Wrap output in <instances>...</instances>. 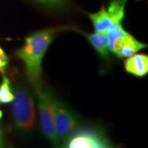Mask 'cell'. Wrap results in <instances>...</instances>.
Returning a JSON list of instances; mask_svg holds the SVG:
<instances>
[{
    "label": "cell",
    "instance_id": "1",
    "mask_svg": "<svg viewBox=\"0 0 148 148\" xmlns=\"http://www.w3.org/2000/svg\"><path fill=\"white\" fill-rule=\"evenodd\" d=\"M64 30L65 27H50L34 32L26 38L25 44L16 52V57L25 65L28 79L35 87L40 84L42 61L48 48L58 32Z\"/></svg>",
    "mask_w": 148,
    "mask_h": 148
},
{
    "label": "cell",
    "instance_id": "2",
    "mask_svg": "<svg viewBox=\"0 0 148 148\" xmlns=\"http://www.w3.org/2000/svg\"><path fill=\"white\" fill-rule=\"evenodd\" d=\"M12 103V114L13 121L18 129L30 130L34 124L36 110L35 101L32 91L26 87L20 86L13 92Z\"/></svg>",
    "mask_w": 148,
    "mask_h": 148
},
{
    "label": "cell",
    "instance_id": "3",
    "mask_svg": "<svg viewBox=\"0 0 148 148\" xmlns=\"http://www.w3.org/2000/svg\"><path fill=\"white\" fill-rule=\"evenodd\" d=\"M35 90L38 100L40 123L43 134L53 145L58 146L59 141L54 127L53 94L46 88L43 87L40 83L35 87Z\"/></svg>",
    "mask_w": 148,
    "mask_h": 148
},
{
    "label": "cell",
    "instance_id": "4",
    "mask_svg": "<svg viewBox=\"0 0 148 148\" xmlns=\"http://www.w3.org/2000/svg\"><path fill=\"white\" fill-rule=\"evenodd\" d=\"M54 127L58 141H65L77 125V117L58 98L53 95Z\"/></svg>",
    "mask_w": 148,
    "mask_h": 148
},
{
    "label": "cell",
    "instance_id": "5",
    "mask_svg": "<svg viewBox=\"0 0 148 148\" xmlns=\"http://www.w3.org/2000/svg\"><path fill=\"white\" fill-rule=\"evenodd\" d=\"M65 148H110V146L99 132L82 129L69 138Z\"/></svg>",
    "mask_w": 148,
    "mask_h": 148
},
{
    "label": "cell",
    "instance_id": "6",
    "mask_svg": "<svg viewBox=\"0 0 148 148\" xmlns=\"http://www.w3.org/2000/svg\"><path fill=\"white\" fill-rule=\"evenodd\" d=\"M146 47L147 45L138 41L132 35L126 32L114 43L111 53L119 58H128Z\"/></svg>",
    "mask_w": 148,
    "mask_h": 148
},
{
    "label": "cell",
    "instance_id": "7",
    "mask_svg": "<svg viewBox=\"0 0 148 148\" xmlns=\"http://www.w3.org/2000/svg\"><path fill=\"white\" fill-rule=\"evenodd\" d=\"M124 69L128 73L143 77L148 73V57L143 53H135L124 62Z\"/></svg>",
    "mask_w": 148,
    "mask_h": 148
},
{
    "label": "cell",
    "instance_id": "8",
    "mask_svg": "<svg viewBox=\"0 0 148 148\" xmlns=\"http://www.w3.org/2000/svg\"><path fill=\"white\" fill-rule=\"evenodd\" d=\"M89 17L93 23L95 32H101L106 34V32L111 27L114 26L110 16H109L107 11L104 7H102L101 10H99L97 12L90 14Z\"/></svg>",
    "mask_w": 148,
    "mask_h": 148
},
{
    "label": "cell",
    "instance_id": "9",
    "mask_svg": "<svg viewBox=\"0 0 148 148\" xmlns=\"http://www.w3.org/2000/svg\"><path fill=\"white\" fill-rule=\"evenodd\" d=\"M86 38L101 57L105 59L109 58L110 51L108 48V40L105 33L95 32L88 34L86 35Z\"/></svg>",
    "mask_w": 148,
    "mask_h": 148
},
{
    "label": "cell",
    "instance_id": "10",
    "mask_svg": "<svg viewBox=\"0 0 148 148\" xmlns=\"http://www.w3.org/2000/svg\"><path fill=\"white\" fill-rule=\"evenodd\" d=\"M127 1V0H112L106 9L114 26L122 25L123 19L125 16V5Z\"/></svg>",
    "mask_w": 148,
    "mask_h": 148
},
{
    "label": "cell",
    "instance_id": "11",
    "mask_svg": "<svg viewBox=\"0 0 148 148\" xmlns=\"http://www.w3.org/2000/svg\"><path fill=\"white\" fill-rule=\"evenodd\" d=\"M13 91L12 90L9 79L3 75L0 84V104H9L13 100Z\"/></svg>",
    "mask_w": 148,
    "mask_h": 148
},
{
    "label": "cell",
    "instance_id": "12",
    "mask_svg": "<svg viewBox=\"0 0 148 148\" xmlns=\"http://www.w3.org/2000/svg\"><path fill=\"white\" fill-rule=\"evenodd\" d=\"M42 4L47 5L51 8H64L68 4V0H35Z\"/></svg>",
    "mask_w": 148,
    "mask_h": 148
},
{
    "label": "cell",
    "instance_id": "13",
    "mask_svg": "<svg viewBox=\"0 0 148 148\" xmlns=\"http://www.w3.org/2000/svg\"><path fill=\"white\" fill-rule=\"evenodd\" d=\"M8 64V58L3 49L0 47V73L4 75L5 69Z\"/></svg>",
    "mask_w": 148,
    "mask_h": 148
},
{
    "label": "cell",
    "instance_id": "14",
    "mask_svg": "<svg viewBox=\"0 0 148 148\" xmlns=\"http://www.w3.org/2000/svg\"><path fill=\"white\" fill-rule=\"evenodd\" d=\"M0 148H5L4 143H3V132L0 129Z\"/></svg>",
    "mask_w": 148,
    "mask_h": 148
},
{
    "label": "cell",
    "instance_id": "15",
    "mask_svg": "<svg viewBox=\"0 0 148 148\" xmlns=\"http://www.w3.org/2000/svg\"><path fill=\"white\" fill-rule=\"evenodd\" d=\"M2 117H3V112H2V110H0V119H1Z\"/></svg>",
    "mask_w": 148,
    "mask_h": 148
}]
</instances>
